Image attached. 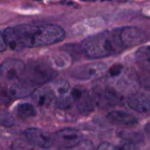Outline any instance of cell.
I'll return each instance as SVG.
<instances>
[{
  "instance_id": "obj_1",
  "label": "cell",
  "mask_w": 150,
  "mask_h": 150,
  "mask_svg": "<svg viewBox=\"0 0 150 150\" xmlns=\"http://www.w3.org/2000/svg\"><path fill=\"white\" fill-rule=\"evenodd\" d=\"M146 40L145 33L136 26H124L92 35L81 43V49L89 59H98L121 54Z\"/></svg>"
},
{
  "instance_id": "obj_2",
  "label": "cell",
  "mask_w": 150,
  "mask_h": 150,
  "mask_svg": "<svg viewBox=\"0 0 150 150\" xmlns=\"http://www.w3.org/2000/svg\"><path fill=\"white\" fill-rule=\"evenodd\" d=\"M4 34L7 46L13 50L50 46L65 38L63 27L52 24H19L5 28Z\"/></svg>"
},
{
  "instance_id": "obj_3",
  "label": "cell",
  "mask_w": 150,
  "mask_h": 150,
  "mask_svg": "<svg viewBox=\"0 0 150 150\" xmlns=\"http://www.w3.org/2000/svg\"><path fill=\"white\" fill-rule=\"evenodd\" d=\"M57 71L43 60L28 62L24 72V80L34 86L44 84L57 76Z\"/></svg>"
},
{
  "instance_id": "obj_4",
  "label": "cell",
  "mask_w": 150,
  "mask_h": 150,
  "mask_svg": "<svg viewBox=\"0 0 150 150\" xmlns=\"http://www.w3.org/2000/svg\"><path fill=\"white\" fill-rule=\"evenodd\" d=\"M26 64L19 59H6L0 65V76L8 81L19 80L25 72Z\"/></svg>"
},
{
  "instance_id": "obj_5",
  "label": "cell",
  "mask_w": 150,
  "mask_h": 150,
  "mask_svg": "<svg viewBox=\"0 0 150 150\" xmlns=\"http://www.w3.org/2000/svg\"><path fill=\"white\" fill-rule=\"evenodd\" d=\"M93 100L101 106H114L122 103L123 97L111 87H98L94 91Z\"/></svg>"
},
{
  "instance_id": "obj_6",
  "label": "cell",
  "mask_w": 150,
  "mask_h": 150,
  "mask_svg": "<svg viewBox=\"0 0 150 150\" xmlns=\"http://www.w3.org/2000/svg\"><path fill=\"white\" fill-rule=\"evenodd\" d=\"M82 139L83 135L80 131L73 128H65L55 134L53 142L64 149H72L78 146Z\"/></svg>"
},
{
  "instance_id": "obj_7",
  "label": "cell",
  "mask_w": 150,
  "mask_h": 150,
  "mask_svg": "<svg viewBox=\"0 0 150 150\" xmlns=\"http://www.w3.org/2000/svg\"><path fill=\"white\" fill-rule=\"evenodd\" d=\"M71 97L79 112L87 115L94 110V100L88 92L81 86H75L71 91Z\"/></svg>"
},
{
  "instance_id": "obj_8",
  "label": "cell",
  "mask_w": 150,
  "mask_h": 150,
  "mask_svg": "<svg viewBox=\"0 0 150 150\" xmlns=\"http://www.w3.org/2000/svg\"><path fill=\"white\" fill-rule=\"evenodd\" d=\"M24 134L27 142L32 146H36L42 149H50L53 144V139L39 128H27Z\"/></svg>"
},
{
  "instance_id": "obj_9",
  "label": "cell",
  "mask_w": 150,
  "mask_h": 150,
  "mask_svg": "<svg viewBox=\"0 0 150 150\" xmlns=\"http://www.w3.org/2000/svg\"><path fill=\"white\" fill-rule=\"evenodd\" d=\"M107 69V65L103 62L90 63L81 65L74 69L72 72V76L80 80H88Z\"/></svg>"
},
{
  "instance_id": "obj_10",
  "label": "cell",
  "mask_w": 150,
  "mask_h": 150,
  "mask_svg": "<svg viewBox=\"0 0 150 150\" xmlns=\"http://www.w3.org/2000/svg\"><path fill=\"white\" fill-rule=\"evenodd\" d=\"M35 91V86L32 85L24 79L15 81L9 87L10 97L12 99H19L31 95Z\"/></svg>"
},
{
  "instance_id": "obj_11",
  "label": "cell",
  "mask_w": 150,
  "mask_h": 150,
  "mask_svg": "<svg viewBox=\"0 0 150 150\" xmlns=\"http://www.w3.org/2000/svg\"><path fill=\"white\" fill-rule=\"evenodd\" d=\"M107 119L112 124L121 127H133L138 124V120L131 113L122 111H113L107 115Z\"/></svg>"
},
{
  "instance_id": "obj_12",
  "label": "cell",
  "mask_w": 150,
  "mask_h": 150,
  "mask_svg": "<svg viewBox=\"0 0 150 150\" xmlns=\"http://www.w3.org/2000/svg\"><path fill=\"white\" fill-rule=\"evenodd\" d=\"M127 105L139 113H146L150 110V98L141 93H133L127 98Z\"/></svg>"
},
{
  "instance_id": "obj_13",
  "label": "cell",
  "mask_w": 150,
  "mask_h": 150,
  "mask_svg": "<svg viewBox=\"0 0 150 150\" xmlns=\"http://www.w3.org/2000/svg\"><path fill=\"white\" fill-rule=\"evenodd\" d=\"M32 94H33V99L40 106L50 105L55 98L54 91L51 89H49L48 87L36 90Z\"/></svg>"
},
{
  "instance_id": "obj_14",
  "label": "cell",
  "mask_w": 150,
  "mask_h": 150,
  "mask_svg": "<svg viewBox=\"0 0 150 150\" xmlns=\"http://www.w3.org/2000/svg\"><path fill=\"white\" fill-rule=\"evenodd\" d=\"M135 58L141 66L150 70V45L139 48L135 53Z\"/></svg>"
},
{
  "instance_id": "obj_15",
  "label": "cell",
  "mask_w": 150,
  "mask_h": 150,
  "mask_svg": "<svg viewBox=\"0 0 150 150\" xmlns=\"http://www.w3.org/2000/svg\"><path fill=\"white\" fill-rule=\"evenodd\" d=\"M17 114L21 118H29L36 115V110L31 104H20L17 107Z\"/></svg>"
},
{
  "instance_id": "obj_16",
  "label": "cell",
  "mask_w": 150,
  "mask_h": 150,
  "mask_svg": "<svg viewBox=\"0 0 150 150\" xmlns=\"http://www.w3.org/2000/svg\"><path fill=\"white\" fill-rule=\"evenodd\" d=\"M72 104H73L72 98L71 95H68V94L60 95L56 102L57 107L61 110H67V109L71 108Z\"/></svg>"
},
{
  "instance_id": "obj_17",
  "label": "cell",
  "mask_w": 150,
  "mask_h": 150,
  "mask_svg": "<svg viewBox=\"0 0 150 150\" xmlns=\"http://www.w3.org/2000/svg\"><path fill=\"white\" fill-rule=\"evenodd\" d=\"M11 149L12 150H34L30 143L21 139H17L13 141L11 144Z\"/></svg>"
},
{
  "instance_id": "obj_18",
  "label": "cell",
  "mask_w": 150,
  "mask_h": 150,
  "mask_svg": "<svg viewBox=\"0 0 150 150\" xmlns=\"http://www.w3.org/2000/svg\"><path fill=\"white\" fill-rule=\"evenodd\" d=\"M11 101L9 93V88L0 84V104L1 105H7Z\"/></svg>"
},
{
  "instance_id": "obj_19",
  "label": "cell",
  "mask_w": 150,
  "mask_h": 150,
  "mask_svg": "<svg viewBox=\"0 0 150 150\" xmlns=\"http://www.w3.org/2000/svg\"><path fill=\"white\" fill-rule=\"evenodd\" d=\"M56 88H57V92H58V94L60 96V95H64V94L68 93V91L70 89V85H69L68 82L61 80V81L57 82Z\"/></svg>"
},
{
  "instance_id": "obj_20",
  "label": "cell",
  "mask_w": 150,
  "mask_h": 150,
  "mask_svg": "<svg viewBox=\"0 0 150 150\" xmlns=\"http://www.w3.org/2000/svg\"><path fill=\"white\" fill-rule=\"evenodd\" d=\"M124 68H125L124 65H122V64H120V63H116V64L112 65V66L110 68V69H109V75H110L111 76H112V77L118 76L122 73Z\"/></svg>"
},
{
  "instance_id": "obj_21",
  "label": "cell",
  "mask_w": 150,
  "mask_h": 150,
  "mask_svg": "<svg viewBox=\"0 0 150 150\" xmlns=\"http://www.w3.org/2000/svg\"><path fill=\"white\" fill-rule=\"evenodd\" d=\"M0 124L6 126V127L12 126L13 125L12 117L7 112H1L0 113Z\"/></svg>"
},
{
  "instance_id": "obj_22",
  "label": "cell",
  "mask_w": 150,
  "mask_h": 150,
  "mask_svg": "<svg viewBox=\"0 0 150 150\" xmlns=\"http://www.w3.org/2000/svg\"><path fill=\"white\" fill-rule=\"evenodd\" d=\"M116 150H141L133 142H126L119 145V147Z\"/></svg>"
},
{
  "instance_id": "obj_23",
  "label": "cell",
  "mask_w": 150,
  "mask_h": 150,
  "mask_svg": "<svg viewBox=\"0 0 150 150\" xmlns=\"http://www.w3.org/2000/svg\"><path fill=\"white\" fill-rule=\"evenodd\" d=\"M7 43L4 34V32L0 31V52H4L7 49Z\"/></svg>"
},
{
  "instance_id": "obj_24",
  "label": "cell",
  "mask_w": 150,
  "mask_h": 150,
  "mask_svg": "<svg viewBox=\"0 0 150 150\" xmlns=\"http://www.w3.org/2000/svg\"><path fill=\"white\" fill-rule=\"evenodd\" d=\"M96 150H116L114 149V147L108 142H103L102 144L99 145V147L97 148Z\"/></svg>"
},
{
  "instance_id": "obj_25",
  "label": "cell",
  "mask_w": 150,
  "mask_h": 150,
  "mask_svg": "<svg viewBox=\"0 0 150 150\" xmlns=\"http://www.w3.org/2000/svg\"><path fill=\"white\" fill-rule=\"evenodd\" d=\"M60 4H70V5H76L78 6L74 2H72V1H66V0H63L60 2Z\"/></svg>"
},
{
  "instance_id": "obj_26",
  "label": "cell",
  "mask_w": 150,
  "mask_h": 150,
  "mask_svg": "<svg viewBox=\"0 0 150 150\" xmlns=\"http://www.w3.org/2000/svg\"><path fill=\"white\" fill-rule=\"evenodd\" d=\"M102 1H112V0H102ZM116 1H118V2H126L127 0H116Z\"/></svg>"
},
{
  "instance_id": "obj_27",
  "label": "cell",
  "mask_w": 150,
  "mask_h": 150,
  "mask_svg": "<svg viewBox=\"0 0 150 150\" xmlns=\"http://www.w3.org/2000/svg\"><path fill=\"white\" fill-rule=\"evenodd\" d=\"M81 1H97V0H81Z\"/></svg>"
},
{
  "instance_id": "obj_28",
  "label": "cell",
  "mask_w": 150,
  "mask_h": 150,
  "mask_svg": "<svg viewBox=\"0 0 150 150\" xmlns=\"http://www.w3.org/2000/svg\"><path fill=\"white\" fill-rule=\"evenodd\" d=\"M36 1H42V0H36Z\"/></svg>"
}]
</instances>
